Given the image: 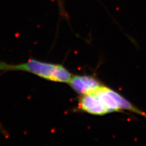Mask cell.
<instances>
[{
    "mask_svg": "<svg viewBox=\"0 0 146 146\" xmlns=\"http://www.w3.org/2000/svg\"><path fill=\"white\" fill-rule=\"evenodd\" d=\"M0 71H22L27 72L47 80L68 84L72 74L62 65L31 59L27 62L9 65L0 63Z\"/></svg>",
    "mask_w": 146,
    "mask_h": 146,
    "instance_id": "6da1fadb",
    "label": "cell"
},
{
    "mask_svg": "<svg viewBox=\"0 0 146 146\" xmlns=\"http://www.w3.org/2000/svg\"><path fill=\"white\" fill-rule=\"evenodd\" d=\"M93 93L99 100L102 116L113 112L127 110L146 116V114L141 111L120 94L104 85L100 86Z\"/></svg>",
    "mask_w": 146,
    "mask_h": 146,
    "instance_id": "7a4b0ae2",
    "label": "cell"
},
{
    "mask_svg": "<svg viewBox=\"0 0 146 146\" xmlns=\"http://www.w3.org/2000/svg\"><path fill=\"white\" fill-rule=\"evenodd\" d=\"M79 96L93 93L103 84L93 76L72 75L68 83Z\"/></svg>",
    "mask_w": 146,
    "mask_h": 146,
    "instance_id": "3957f363",
    "label": "cell"
}]
</instances>
